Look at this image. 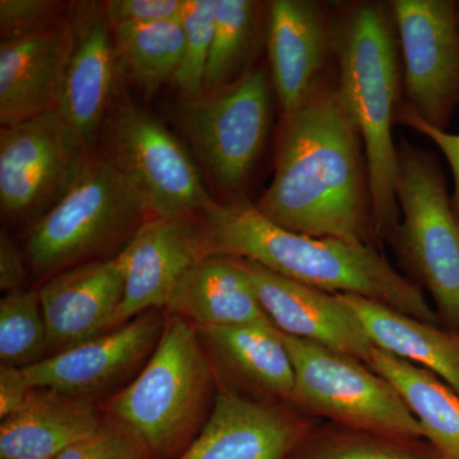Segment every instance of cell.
<instances>
[{
	"label": "cell",
	"mask_w": 459,
	"mask_h": 459,
	"mask_svg": "<svg viewBox=\"0 0 459 459\" xmlns=\"http://www.w3.org/2000/svg\"><path fill=\"white\" fill-rule=\"evenodd\" d=\"M295 371L291 404L338 427L418 442L421 427L391 383L364 362L282 333Z\"/></svg>",
	"instance_id": "52a82bcc"
},
{
	"label": "cell",
	"mask_w": 459,
	"mask_h": 459,
	"mask_svg": "<svg viewBox=\"0 0 459 459\" xmlns=\"http://www.w3.org/2000/svg\"><path fill=\"white\" fill-rule=\"evenodd\" d=\"M395 124L409 126L413 131L419 132L420 134L425 135L442 151L444 157L451 166L453 183H455L452 204L459 221V134L434 128V126L422 122L418 115L413 113L403 102H401L397 114H395Z\"/></svg>",
	"instance_id": "d6a6232c"
},
{
	"label": "cell",
	"mask_w": 459,
	"mask_h": 459,
	"mask_svg": "<svg viewBox=\"0 0 459 459\" xmlns=\"http://www.w3.org/2000/svg\"><path fill=\"white\" fill-rule=\"evenodd\" d=\"M56 459H150L142 444L126 429L105 418L95 434L69 446Z\"/></svg>",
	"instance_id": "4dcf8cb0"
},
{
	"label": "cell",
	"mask_w": 459,
	"mask_h": 459,
	"mask_svg": "<svg viewBox=\"0 0 459 459\" xmlns=\"http://www.w3.org/2000/svg\"><path fill=\"white\" fill-rule=\"evenodd\" d=\"M165 322V314L148 310L120 327L25 368L23 377L31 389L93 401L140 373L160 342Z\"/></svg>",
	"instance_id": "7c38bea8"
},
{
	"label": "cell",
	"mask_w": 459,
	"mask_h": 459,
	"mask_svg": "<svg viewBox=\"0 0 459 459\" xmlns=\"http://www.w3.org/2000/svg\"><path fill=\"white\" fill-rule=\"evenodd\" d=\"M197 331L219 382L250 397L291 404L294 365L273 325Z\"/></svg>",
	"instance_id": "ffe728a7"
},
{
	"label": "cell",
	"mask_w": 459,
	"mask_h": 459,
	"mask_svg": "<svg viewBox=\"0 0 459 459\" xmlns=\"http://www.w3.org/2000/svg\"><path fill=\"white\" fill-rule=\"evenodd\" d=\"M272 90L270 71L255 68L228 89L181 104V126L225 201L244 198L270 132Z\"/></svg>",
	"instance_id": "ba28073f"
},
{
	"label": "cell",
	"mask_w": 459,
	"mask_h": 459,
	"mask_svg": "<svg viewBox=\"0 0 459 459\" xmlns=\"http://www.w3.org/2000/svg\"><path fill=\"white\" fill-rule=\"evenodd\" d=\"M31 391L22 369L0 365V418H8L20 410Z\"/></svg>",
	"instance_id": "e575fe53"
},
{
	"label": "cell",
	"mask_w": 459,
	"mask_h": 459,
	"mask_svg": "<svg viewBox=\"0 0 459 459\" xmlns=\"http://www.w3.org/2000/svg\"><path fill=\"white\" fill-rule=\"evenodd\" d=\"M166 312L195 328L272 325L240 259L208 255L181 280Z\"/></svg>",
	"instance_id": "7402d4cb"
},
{
	"label": "cell",
	"mask_w": 459,
	"mask_h": 459,
	"mask_svg": "<svg viewBox=\"0 0 459 459\" xmlns=\"http://www.w3.org/2000/svg\"><path fill=\"white\" fill-rule=\"evenodd\" d=\"M72 5L56 0H0L2 42L16 41L56 25Z\"/></svg>",
	"instance_id": "f546056e"
},
{
	"label": "cell",
	"mask_w": 459,
	"mask_h": 459,
	"mask_svg": "<svg viewBox=\"0 0 459 459\" xmlns=\"http://www.w3.org/2000/svg\"><path fill=\"white\" fill-rule=\"evenodd\" d=\"M457 14H458V27H459V2H458V5H457Z\"/></svg>",
	"instance_id": "d590c367"
},
{
	"label": "cell",
	"mask_w": 459,
	"mask_h": 459,
	"mask_svg": "<svg viewBox=\"0 0 459 459\" xmlns=\"http://www.w3.org/2000/svg\"><path fill=\"white\" fill-rule=\"evenodd\" d=\"M312 429L292 404L250 397L219 382L210 418L175 459H289Z\"/></svg>",
	"instance_id": "4fadbf2b"
},
{
	"label": "cell",
	"mask_w": 459,
	"mask_h": 459,
	"mask_svg": "<svg viewBox=\"0 0 459 459\" xmlns=\"http://www.w3.org/2000/svg\"><path fill=\"white\" fill-rule=\"evenodd\" d=\"M93 151L56 110L0 129V208L8 221L40 219L74 186Z\"/></svg>",
	"instance_id": "30bf717a"
},
{
	"label": "cell",
	"mask_w": 459,
	"mask_h": 459,
	"mask_svg": "<svg viewBox=\"0 0 459 459\" xmlns=\"http://www.w3.org/2000/svg\"><path fill=\"white\" fill-rule=\"evenodd\" d=\"M217 389L219 379L197 328L166 314L150 360L102 409L142 444L148 458L175 459L204 427Z\"/></svg>",
	"instance_id": "277c9868"
},
{
	"label": "cell",
	"mask_w": 459,
	"mask_h": 459,
	"mask_svg": "<svg viewBox=\"0 0 459 459\" xmlns=\"http://www.w3.org/2000/svg\"><path fill=\"white\" fill-rule=\"evenodd\" d=\"M397 160L402 221L388 241L402 267L430 294L440 323L459 331V221L442 165L403 138Z\"/></svg>",
	"instance_id": "8992f818"
},
{
	"label": "cell",
	"mask_w": 459,
	"mask_h": 459,
	"mask_svg": "<svg viewBox=\"0 0 459 459\" xmlns=\"http://www.w3.org/2000/svg\"><path fill=\"white\" fill-rule=\"evenodd\" d=\"M119 65L138 89L153 95L174 81L183 56L180 17L146 25L111 26Z\"/></svg>",
	"instance_id": "484cf974"
},
{
	"label": "cell",
	"mask_w": 459,
	"mask_h": 459,
	"mask_svg": "<svg viewBox=\"0 0 459 459\" xmlns=\"http://www.w3.org/2000/svg\"><path fill=\"white\" fill-rule=\"evenodd\" d=\"M104 421L93 401L32 389L20 410L2 419L0 459H56Z\"/></svg>",
	"instance_id": "44dd1931"
},
{
	"label": "cell",
	"mask_w": 459,
	"mask_h": 459,
	"mask_svg": "<svg viewBox=\"0 0 459 459\" xmlns=\"http://www.w3.org/2000/svg\"><path fill=\"white\" fill-rule=\"evenodd\" d=\"M101 134L108 161L153 217L195 220L212 201L197 165L157 117L131 102L114 104Z\"/></svg>",
	"instance_id": "9c48e42d"
},
{
	"label": "cell",
	"mask_w": 459,
	"mask_h": 459,
	"mask_svg": "<svg viewBox=\"0 0 459 459\" xmlns=\"http://www.w3.org/2000/svg\"><path fill=\"white\" fill-rule=\"evenodd\" d=\"M151 217L107 157L93 153L71 190L33 222L27 261L38 276L50 279L84 263L108 259Z\"/></svg>",
	"instance_id": "5b68a950"
},
{
	"label": "cell",
	"mask_w": 459,
	"mask_h": 459,
	"mask_svg": "<svg viewBox=\"0 0 459 459\" xmlns=\"http://www.w3.org/2000/svg\"><path fill=\"white\" fill-rule=\"evenodd\" d=\"M26 255L5 230L0 232V290L3 292L23 289L26 280Z\"/></svg>",
	"instance_id": "836d02e7"
},
{
	"label": "cell",
	"mask_w": 459,
	"mask_h": 459,
	"mask_svg": "<svg viewBox=\"0 0 459 459\" xmlns=\"http://www.w3.org/2000/svg\"><path fill=\"white\" fill-rule=\"evenodd\" d=\"M411 440L338 427L310 430L289 459H440Z\"/></svg>",
	"instance_id": "83f0119b"
},
{
	"label": "cell",
	"mask_w": 459,
	"mask_h": 459,
	"mask_svg": "<svg viewBox=\"0 0 459 459\" xmlns=\"http://www.w3.org/2000/svg\"><path fill=\"white\" fill-rule=\"evenodd\" d=\"M402 59L403 104L446 131L459 107V27L453 0L388 3Z\"/></svg>",
	"instance_id": "8fae6325"
},
{
	"label": "cell",
	"mask_w": 459,
	"mask_h": 459,
	"mask_svg": "<svg viewBox=\"0 0 459 459\" xmlns=\"http://www.w3.org/2000/svg\"><path fill=\"white\" fill-rule=\"evenodd\" d=\"M202 255L255 263L329 294L356 295L439 325L421 287L394 270L376 247L290 231L246 198L212 199L195 219Z\"/></svg>",
	"instance_id": "7a4b0ae2"
},
{
	"label": "cell",
	"mask_w": 459,
	"mask_h": 459,
	"mask_svg": "<svg viewBox=\"0 0 459 459\" xmlns=\"http://www.w3.org/2000/svg\"><path fill=\"white\" fill-rule=\"evenodd\" d=\"M401 395L440 459H459V397L440 377L374 347L369 365Z\"/></svg>",
	"instance_id": "cb8c5ba5"
},
{
	"label": "cell",
	"mask_w": 459,
	"mask_h": 459,
	"mask_svg": "<svg viewBox=\"0 0 459 459\" xmlns=\"http://www.w3.org/2000/svg\"><path fill=\"white\" fill-rule=\"evenodd\" d=\"M75 42L74 12L35 35L0 45V123L56 110Z\"/></svg>",
	"instance_id": "d6986e66"
},
{
	"label": "cell",
	"mask_w": 459,
	"mask_h": 459,
	"mask_svg": "<svg viewBox=\"0 0 459 459\" xmlns=\"http://www.w3.org/2000/svg\"><path fill=\"white\" fill-rule=\"evenodd\" d=\"M119 256L84 263L48 279L39 290L49 351L57 353L111 331L124 296Z\"/></svg>",
	"instance_id": "ac0fdd59"
},
{
	"label": "cell",
	"mask_w": 459,
	"mask_h": 459,
	"mask_svg": "<svg viewBox=\"0 0 459 459\" xmlns=\"http://www.w3.org/2000/svg\"><path fill=\"white\" fill-rule=\"evenodd\" d=\"M337 89L360 134L369 171L374 231L389 238L400 225L395 114L402 71L397 32L388 4L355 3L333 14Z\"/></svg>",
	"instance_id": "3957f363"
},
{
	"label": "cell",
	"mask_w": 459,
	"mask_h": 459,
	"mask_svg": "<svg viewBox=\"0 0 459 459\" xmlns=\"http://www.w3.org/2000/svg\"><path fill=\"white\" fill-rule=\"evenodd\" d=\"M241 262L263 309L281 333L369 365L374 344L340 295L287 280L255 263Z\"/></svg>",
	"instance_id": "2e32d148"
},
{
	"label": "cell",
	"mask_w": 459,
	"mask_h": 459,
	"mask_svg": "<svg viewBox=\"0 0 459 459\" xmlns=\"http://www.w3.org/2000/svg\"><path fill=\"white\" fill-rule=\"evenodd\" d=\"M255 207L290 231L376 247L364 144L337 78L282 117L273 179Z\"/></svg>",
	"instance_id": "6da1fadb"
},
{
	"label": "cell",
	"mask_w": 459,
	"mask_h": 459,
	"mask_svg": "<svg viewBox=\"0 0 459 459\" xmlns=\"http://www.w3.org/2000/svg\"><path fill=\"white\" fill-rule=\"evenodd\" d=\"M102 8L110 26L146 25L179 18L184 0H108Z\"/></svg>",
	"instance_id": "1f68e13d"
},
{
	"label": "cell",
	"mask_w": 459,
	"mask_h": 459,
	"mask_svg": "<svg viewBox=\"0 0 459 459\" xmlns=\"http://www.w3.org/2000/svg\"><path fill=\"white\" fill-rule=\"evenodd\" d=\"M47 323L38 291L13 290L0 301V360L4 367L25 369L47 359Z\"/></svg>",
	"instance_id": "4316f807"
},
{
	"label": "cell",
	"mask_w": 459,
	"mask_h": 459,
	"mask_svg": "<svg viewBox=\"0 0 459 459\" xmlns=\"http://www.w3.org/2000/svg\"><path fill=\"white\" fill-rule=\"evenodd\" d=\"M126 286L111 329L148 310L166 309L181 280L202 255L195 220L151 217L117 253Z\"/></svg>",
	"instance_id": "9a60e30c"
},
{
	"label": "cell",
	"mask_w": 459,
	"mask_h": 459,
	"mask_svg": "<svg viewBox=\"0 0 459 459\" xmlns=\"http://www.w3.org/2000/svg\"><path fill=\"white\" fill-rule=\"evenodd\" d=\"M75 42L56 110L91 151L114 107L117 60L101 4L74 7Z\"/></svg>",
	"instance_id": "e0dca14e"
},
{
	"label": "cell",
	"mask_w": 459,
	"mask_h": 459,
	"mask_svg": "<svg viewBox=\"0 0 459 459\" xmlns=\"http://www.w3.org/2000/svg\"><path fill=\"white\" fill-rule=\"evenodd\" d=\"M272 86L282 117L303 107L328 80L334 60L333 13L309 0H273L265 29Z\"/></svg>",
	"instance_id": "5bb4252c"
},
{
	"label": "cell",
	"mask_w": 459,
	"mask_h": 459,
	"mask_svg": "<svg viewBox=\"0 0 459 459\" xmlns=\"http://www.w3.org/2000/svg\"><path fill=\"white\" fill-rule=\"evenodd\" d=\"M213 21L214 0H184L180 14L184 33L183 56L174 78L184 100L204 98Z\"/></svg>",
	"instance_id": "f1b7e54d"
},
{
	"label": "cell",
	"mask_w": 459,
	"mask_h": 459,
	"mask_svg": "<svg viewBox=\"0 0 459 459\" xmlns=\"http://www.w3.org/2000/svg\"><path fill=\"white\" fill-rule=\"evenodd\" d=\"M340 295L382 351L440 377L459 397V331L422 322L356 295Z\"/></svg>",
	"instance_id": "603a6c76"
},
{
	"label": "cell",
	"mask_w": 459,
	"mask_h": 459,
	"mask_svg": "<svg viewBox=\"0 0 459 459\" xmlns=\"http://www.w3.org/2000/svg\"><path fill=\"white\" fill-rule=\"evenodd\" d=\"M261 11L262 5L252 0H214L204 95L228 89L255 69L262 40Z\"/></svg>",
	"instance_id": "d4e9b609"
}]
</instances>
